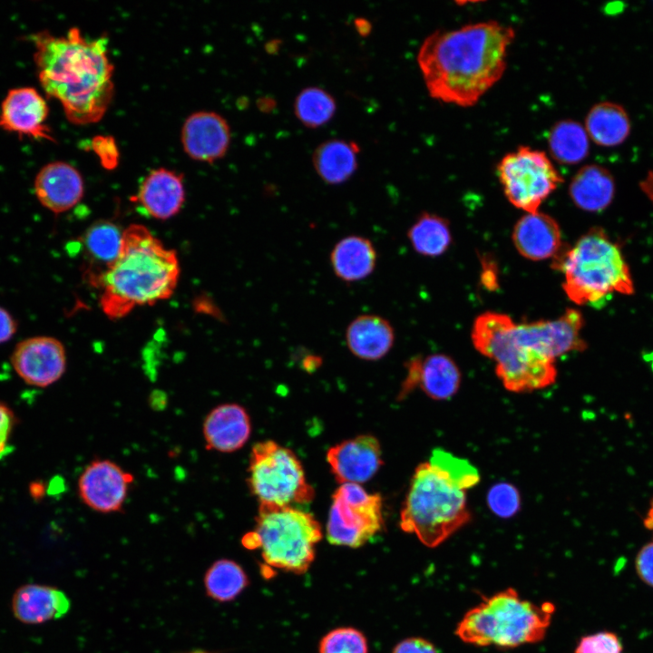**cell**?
I'll list each match as a JSON object with an SVG mask.
<instances>
[{
	"mask_svg": "<svg viewBox=\"0 0 653 653\" xmlns=\"http://www.w3.org/2000/svg\"><path fill=\"white\" fill-rule=\"evenodd\" d=\"M514 36L512 26L493 20L430 34L417 54L430 96L461 107L475 104L504 73Z\"/></svg>",
	"mask_w": 653,
	"mask_h": 653,
	"instance_id": "obj_1",
	"label": "cell"
},
{
	"mask_svg": "<svg viewBox=\"0 0 653 653\" xmlns=\"http://www.w3.org/2000/svg\"><path fill=\"white\" fill-rule=\"evenodd\" d=\"M31 40L39 83L46 95L60 102L70 122H99L114 93L106 37L88 39L73 27L66 35L41 31Z\"/></svg>",
	"mask_w": 653,
	"mask_h": 653,
	"instance_id": "obj_2",
	"label": "cell"
},
{
	"mask_svg": "<svg viewBox=\"0 0 653 653\" xmlns=\"http://www.w3.org/2000/svg\"><path fill=\"white\" fill-rule=\"evenodd\" d=\"M180 274L176 251L143 225L131 224L123 230L117 258L93 286L102 289V312L110 319H120L137 307L169 298Z\"/></svg>",
	"mask_w": 653,
	"mask_h": 653,
	"instance_id": "obj_3",
	"label": "cell"
},
{
	"mask_svg": "<svg viewBox=\"0 0 653 653\" xmlns=\"http://www.w3.org/2000/svg\"><path fill=\"white\" fill-rule=\"evenodd\" d=\"M551 268L563 273L562 288L577 305L596 304L614 293L631 295L634 283L620 246L593 227L573 246L564 244Z\"/></svg>",
	"mask_w": 653,
	"mask_h": 653,
	"instance_id": "obj_4",
	"label": "cell"
},
{
	"mask_svg": "<svg viewBox=\"0 0 653 653\" xmlns=\"http://www.w3.org/2000/svg\"><path fill=\"white\" fill-rule=\"evenodd\" d=\"M555 606L522 599L513 588L500 590L469 609L455 634L464 643L512 648L541 641L551 625Z\"/></svg>",
	"mask_w": 653,
	"mask_h": 653,
	"instance_id": "obj_5",
	"label": "cell"
},
{
	"mask_svg": "<svg viewBox=\"0 0 653 653\" xmlns=\"http://www.w3.org/2000/svg\"><path fill=\"white\" fill-rule=\"evenodd\" d=\"M465 491L429 462L414 470L404 502L400 527L435 548L471 521Z\"/></svg>",
	"mask_w": 653,
	"mask_h": 653,
	"instance_id": "obj_6",
	"label": "cell"
},
{
	"mask_svg": "<svg viewBox=\"0 0 653 653\" xmlns=\"http://www.w3.org/2000/svg\"><path fill=\"white\" fill-rule=\"evenodd\" d=\"M516 323L506 314L487 311L472 327L474 348L495 362V373L511 392L524 393L545 388L557 378L555 359L518 342Z\"/></svg>",
	"mask_w": 653,
	"mask_h": 653,
	"instance_id": "obj_7",
	"label": "cell"
},
{
	"mask_svg": "<svg viewBox=\"0 0 653 653\" xmlns=\"http://www.w3.org/2000/svg\"><path fill=\"white\" fill-rule=\"evenodd\" d=\"M321 538V527L310 513L292 506L260 503L255 530L243 537L242 544L259 549L268 566L301 574L312 564Z\"/></svg>",
	"mask_w": 653,
	"mask_h": 653,
	"instance_id": "obj_8",
	"label": "cell"
},
{
	"mask_svg": "<svg viewBox=\"0 0 653 653\" xmlns=\"http://www.w3.org/2000/svg\"><path fill=\"white\" fill-rule=\"evenodd\" d=\"M248 484L260 503L294 507L315 496L297 455L269 440L252 447Z\"/></svg>",
	"mask_w": 653,
	"mask_h": 653,
	"instance_id": "obj_9",
	"label": "cell"
},
{
	"mask_svg": "<svg viewBox=\"0 0 653 653\" xmlns=\"http://www.w3.org/2000/svg\"><path fill=\"white\" fill-rule=\"evenodd\" d=\"M496 170L507 200L527 213L539 211L541 203L563 182L548 155L529 146L505 154Z\"/></svg>",
	"mask_w": 653,
	"mask_h": 653,
	"instance_id": "obj_10",
	"label": "cell"
},
{
	"mask_svg": "<svg viewBox=\"0 0 653 653\" xmlns=\"http://www.w3.org/2000/svg\"><path fill=\"white\" fill-rule=\"evenodd\" d=\"M382 498L356 483L341 484L332 496L326 538L333 545L357 548L383 527Z\"/></svg>",
	"mask_w": 653,
	"mask_h": 653,
	"instance_id": "obj_11",
	"label": "cell"
},
{
	"mask_svg": "<svg viewBox=\"0 0 653 653\" xmlns=\"http://www.w3.org/2000/svg\"><path fill=\"white\" fill-rule=\"evenodd\" d=\"M584 317L580 310L567 308L558 318L515 325L516 339L522 346L555 359L573 351H583L588 345L581 336Z\"/></svg>",
	"mask_w": 653,
	"mask_h": 653,
	"instance_id": "obj_12",
	"label": "cell"
},
{
	"mask_svg": "<svg viewBox=\"0 0 653 653\" xmlns=\"http://www.w3.org/2000/svg\"><path fill=\"white\" fill-rule=\"evenodd\" d=\"M16 374L28 385L46 387L57 382L66 369V353L55 337L37 336L16 344L11 354Z\"/></svg>",
	"mask_w": 653,
	"mask_h": 653,
	"instance_id": "obj_13",
	"label": "cell"
},
{
	"mask_svg": "<svg viewBox=\"0 0 653 653\" xmlns=\"http://www.w3.org/2000/svg\"><path fill=\"white\" fill-rule=\"evenodd\" d=\"M132 473L107 459L92 461L78 480L81 500L92 510L111 513L122 511L129 487L133 482Z\"/></svg>",
	"mask_w": 653,
	"mask_h": 653,
	"instance_id": "obj_14",
	"label": "cell"
},
{
	"mask_svg": "<svg viewBox=\"0 0 653 653\" xmlns=\"http://www.w3.org/2000/svg\"><path fill=\"white\" fill-rule=\"evenodd\" d=\"M406 376L399 399L419 387L434 400H448L459 390L462 375L454 360L444 354L415 356L406 362Z\"/></svg>",
	"mask_w": 653,
	"mask_h": 653,
	"instance_id": "obj_15",
	"label": "cell"
},
{
	"mask_svg": "<svg viewBox=\"0 0 653 653\" xmlns=\"http://www.w3.org/2000/svg\"><path fill=\"white\" fill-rule=\"evenodd\" d=\"M48 112V105L37 90L13 88L1 103L0 128L19 136L55 141L45 123Z\"/></svg>",
	"mask_w": 653,
	"mask_h": 653,
	"instance_id": "obj_16",
	"label": "cell"
},
{
	"mask_svg": "<svg viewBox=\"0 0 653 653\" xmlns=\"http://www.w3.org/2000/svg\"><path fill=\"white\" fill-rule=\"evenodd\" d=\"M326 461L341 484L365 482L383 464L380 443L371 434H361L332 446L326 453Z\"/></svg>",
	"mask_w": 653,
	"mask_h": 653,
	"instance_id": "obj_17",
	"label": "cell"
},
{
	"mask_svg": "<svg viewBox=\"0 0 653 653\" xmlns=\"http://www.w3.org/2000/svg\"><path fill=\"white\" fill-rule=\"evenodd\" d=\"M230 138L227 121L213 112L200 111L190 114L181 129V143L186 154L208 163L226 154Z\"/></svg>",
	"mask_w": 653,
	"mask_h": 653,
	"instance_id": "obj_18",
	"label": "cell"
},
{
	"mask_svg": "<svg viewBox=\"0 0 653 653\" xmlns=\"http://www.w3.org/2000/svg\"><path fill=\"white\" fill-rule=\"evenodd\" d=\"M34 190L38 201L54 214L73 208L83 196V180L80 172L64 161H53L37 172Z\"/></svg>",
	"mask_w": 653,
	"mask_h": 653,
	"instance_id": "obj_19",
	"label": "cell"
},
{
	"mask_svg": "<svg viewBox=\"0 0 653 653\" xmlns=\"http://www.w3.org/2000/svg\"><path fill=\"white\" fill-rule=\"evenodd\" d=\"M131 200L146 215L160 220L169 219L180 212L185 201L183 176L165 168L153 170Z\"/></svg>",
	"mask_w": 653,
	"mask_h": 653,
	"instance_id": "obj_20",
	"label": "cell"
},
{
	"mask_svg": "<svg viewBox=\"0 0 653 653\" xmlns=\"http://www.w3.org/2000/svg\"><path fill=\"white\" fill-rule=\"evenodd\" d=\"M512 239L517 251L533 261L553 258L564 245L558 222L540 211L521 217L514 225Z\"/></svg>",
	"mask_w": 653,
	"mask_h": 653,
	"instance_id": "obj_21",
	"label": "cell"
},
{
	"mask_svg": "<svg viewBox=\"0 0 653 653\" xmlns=\"http://www.w3.org/2000/svg\"><path fill=\"white\" fill-rule=\"evenodd\" d=\"M206 447L220 453L240 449L251 433L250 418L246 409L238 404H222L214 407L203 422Z\"/></svg>",
	"mask_w": 653,
	"mask_h": 653,
	"instance_id": "obj_22",
	"label": "cell"
},
{
	"mask_svg": "<svg viewBox=\"0 0 653 653\" xmlns=\"http://www.w3.org/2000/svg\"><path fill=\"white\" fill-rule=\"evenodd\" d=\"M345 339L347 348L355 356L376 361L392 349L395 333L386 318L375 314H364L348 324Z\"/></svg>",
	"mask_w": 653,
	"mask_h": 653,
	"instance_id": "obj_23",
	"label": "cell"
},
{
	"mask_svg": "<svg viewBox=\"0 0 653 653\" xmlns=\"http://www.w3.org/2000/svg\"><path fill=\"white\" fill-rule=\"evenodd\" d=\"M70 600L62 590L41 584H25L15 592L12 610L25 624H41L64 616Z\"/></svg>",
	"mask_w": 653,
	"mask_h": 653,
	"instance_id": "obj_24",
	"label": "cell"
},
{
	"mask_svg": "<svg viewBox=\"0 0 653 653\" xmlns=\"http://www.w3.org/2000/svg\"><path fill=\"white\" fill-rule=\"evenodd\" d=\"M329 260L337 278L345 283H354L368 278L374 272L377 252L369 239L349 235L335 244Z\"/></svg>",
	"mask_w": 653,
	"mask_h": 653,
	"instance_id": "obj_25",
	"label": "cell"
},
{
	"mask_svg": "<svg viewBox=\"0 0 653 653\" xmlns=\"http://www.w3.org/2000/svg\"><path fill=\"white\" fill-rule=\"evenodd\" d=\"M615 180L604 166L589 164L580 168L569 185V195L576 207L588 212H600L612 202Z\"/></svg>",
	"mask_w": 653,
	"mask_h": 653,
	"instance_id": "obj_26",
	"label": "cell"
},
{
	"mask_svg": "<svg viewBox=\"0 0 653 653\" xmlns=\"http://www.w3.org/2000/svg\"><path fill=\"white\" fill-rule=\"evenodd\" d=\"M360 148L353 141L329 139L314 151L312 163L319 178L330 185L348 180L356 172Z\"/></svg>",
	"mask_w": 653,
	"mask_h": 653,
	"instance_id": "obj_27",
	"label": "cell"
},
{
	"mask_svg": "<svg viewBox=\"0 0 653 653\" xmlns=\"http://www.w3.org/2000/svg\"><path fill=\"white\" fill-rule=\"evenodd\" d=\"M584 127L590 140L597 145L615 147L628 139L631 122L623 106L613 102H600L590 109Z\"/></svg>",
	"mask_w": 653,
	"mask_h": 653,
	"instance_id": "obj_28",
	"label": "cell"
},
{
	"mask_svg": "<svg viewBox=\"0 0 653 653\" xmlns=\"http://www.w3.org/2000/svg\"><path fill=\"white\" fill-rule=\"evenodd\" d=\"M122 233L114 223L104 220L92 225L85 232L83 242L87 259L91 261L86 275H90L96 268L95 272L87 278L93 285L117 258Z\"/></svg>",
	"mask_w": 653,
	"mask_h": 653,
	"instance_id": "obj_29",
	"label": "cell"
},
{
	"mask_svg": "<svg viewBox=\"0 0 653 653\" xmlns=\"http://www.w3.org/2000/svg\"><path fill=\"white\" fill-rule=\"evenodd\" d=\"M407 238L414 251L425 257L443 254L452 242L448 220L429 212L419 215L409 228Z\"/></svg>",
	"mask_w": 653,
	"mask_h": 653,
	"instance_id": "obj_30",
	"label": "cell"
},
{
	"mask_svg": "<svg viewBox=\"0 0 653 653\" xmlns=\"http://www.w3.org/2000/svg\"><path fill=\"white\" fill-rule=\"evenodd\" d=\"M548 143L552 157L564 164L580 162L590 151V138L585 127L570 119L560 121L552 126Z\"/></svg>",
	"mask_w": 653,
	"mask_h": 653,
	"instance_id": "obj_31",
	"label": "cell"
},
{
	"mask_svg": "<svg viewBox=\"0 0 653 653\" xmlns=\"http://www.w3.org/2000/svg\"><path fill=\"white\" fill-rule=\"evenodd\" d=\"M248 584L249 579L242 567L228 559L215 561L204 577L207 594L220 602L233 600Z\"/></svg>",
	"mask_w": 653,
	"mask_h": 653,
	"instance_id": "obj_32",
	"label": "cell"
},
{
	"mask_svg": "<svg viewBox=\"0 0 653 653\" xmlns=\"http://www.w3.org/2000/svg\"><path fill=\"white\" fill-rule=\"evenodd\" d=\"M336 110V102L333 95L317 86L304 88L294 102L296 117L308 128H318L327 123Z\"/></svg>",
	"mask_w": 653,
	"mask_h": 653,
	"instance_id": "obj_33",
	"label": "cell"
},
{
	"mask_svg": "<svg viewBox=\"0 0 653 653\" xmlns=\"http://www.w3.org/2000/svg\"><path fill=\"white\" fill-rule=\"evenodd\" d=\"M428 462L464 491L475 486L480 482V473L475 466L468 460L457 457L443 449H434Z\"/></svg>",
	"mask_w": 653,
	"mask_h": 653,
	"instance_id": "obj_34",
	"label": "cell"
},
{
	"mask_svg": "<svg viewBox=\"0 0 653 653\" xmlns=\"http://www.w3.org/2000/svg\"><path fill=\"white\" fill-rule=\"evenodd\" d=\"M319 653H368V644L360 630L342 627L329 631L322 638Z\"/></svg>",
	"mask_w": 653,
	"mask_h": 653,
	"instance_id": "obj_35",
	"label": "cell"
},
{
	"mask_svg": "<svg viewBox=\"0 0 653 653\" xmlns=\"http://www.w3.org/2000/svg\"><path fill=\"white\" fill-rule=\"evenodd\" d=\"M486 502L489 509L501 518L515 515L521 508L518 489L509 482H499L488 491Z\"/></svg>",
	"mask_w": 653,
	"mask_h": 653,
	"instance_id": "obj_36",
	"label": "cell"
},
{
	"mask_svg": "<svg viewBox=\"0 0 653 653\" xmlns=\"http://www.w3.org/2000/svg\"><path fill=\"white\" fill-rule=\"evenodd\" d=\"M623 647L618 635L599 631L582 637L573 653H622Z\"/></svg>",
	"mask_w": 653,
	"mask_h": 653,
	"instance_id": "obj_37",
	"label": "cell"
},
{
	"mask_svg": "<svg viewBox=\"0 0 653 653\" xmlns=\"http://www.w3.org/2000/svg\"><path fill=\"white\" fill-rule=\"evenodd\" d=\"M91 146L104 169L113 170L117 167L119 162V150L112 137L104 135L95 136L92 140Z\"/></svg>",
	"mask_w": 653,
	"mask_h": 653,
	"instance_id": "obj_38",
	"label": "cell"
},
{
	"mask_svg": "<svg viewBox=\"0 0 653 653\" xmlns=\"http://www.w3.org/2000/svg\"><path fill=\"white\" fill-rule=\"evenodd\" d=\"M15 424L16 418L14 412L0 402V459L12 451L9 442Z\"/></svg>",
	"mask_w": 653,
	"mask_h": 653,
	"instance_id": "obj_39",
	"label": "cell"
},
{
	"mask_svg": "<svg viewBox=\"0 0 653 653\" xmlns=\"http://www.w3.org/2000/svg\"><path fill=\"white\" fill-rule=\"evenodd\" d=\"M635 568L639 579L653 588V541L639 550L636 556Z\"/></svg>",
	"mask_w": 653,
	"mask_h": 653,
	"instance_id": "obj_40",
	"label": "cell"
},
{
	"mask_svg": "<svg viewBox=\"0 0 653 653\" xmlns=\"http://www.w3.org/2000/svg\"><path fill=\"white\" fill-rule=\"evenodd\" d=\"M392 653H438L434 645L419 637L403 639L393 649Z\"/></svg>",
	"mask_w": 653,
	"mask_h": 653,
	"instance_id": "obj_41",
	"label": "cell"
},
{
	"mask_svg": "<svg viewBox=\"0 0 653 653\" xmlns=\"http://www.w3.org/2000/svg\"><path fill=\"white\" fill-rule=\"evenodd\" d=\"M17 329V320L7 309L0 307V345L9 341Z\"/></svg>",
	"mask_w": 653,
	"mask_h": 653,
	"instance_id": "obj_42",
	"label": "cell"
},
{
	"mask_svg": "<svg viewBox=\"0 0 653 653\" xmlns=\"http://www.w3.org/2000/svg\"><path fill=\"white\" fill-rule=\"evenodd\" d=\"M483 261V268L482 273V282L483 285L490 289H494L497 287V274L496 268L491 263L489 259Z\"/></svg>",
	"mask_w": 653,
	"mask_h": 653,
	"instance_id": "obj_43",
	"label": "cell"
},
{
	"mask_svg": "<svg viewBox=\"0 0 653 653\" xmlns=\"http://www.w3.org/2000/svg\"><path fill=\"white\" fill-rule=\"evenodd\" d=\"M640 190L653 205V170L649 171L638 183Z\"/></svg>",
	"mask_w": 653,
	"mask_h": 653,
	"instance_id": "obj_44",
	"label": "cell"
},
{
	"mask_svg": "<svg viewBox=\"0 0 653 653\" xmlns=\"http://www.w3.org/2000/svg\"><path fill=\"white\" fill-rule=\"evenodd\" d=\"M355 27L357 33L360 35L365 36L367 35L371 31V24L368 20L365 18H356L355 20Z\"/></svg>",
	"mask_w": 653,
	"mask_h": 653,
	"instance_id": "obj_45",
	"label": "cell"
},
{
	"mask_svg": "<svg viewBox=\"0 0 653 653\" xmlns=\"http://www.w3.org/2000/svg\"><path fill=\"white\" fill-rule=\"evenodd\" d=\"M321 364V358L317 356H309L303 361V365L306 370H315Z\"/></svg>",
	"mask_w": 653,
	"mask_h": 653,
	"instance_id": "obj_46",
	"label": "cell"
},
{
	"mask_svg": "<svg viewBox=\"0 0 653 653\" xmlns=\"http://www.w3.org/2000/svg\"><path fill=\"white\" fill-rule=\"evenodd\" d=\"M643 524L648 530L653 531V498L650 501L648 510L643 519Z\"/></svg>",
	"mask_w": 653,
	"mask_h": 653,
	"instance_id": "obj_47",
	"label": "cell"
}]
</instances>
